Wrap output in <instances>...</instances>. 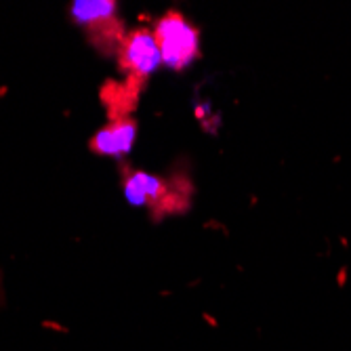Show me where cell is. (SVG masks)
<instances>
[{
  "label": "cell",
  "instance_id": "cell-2",
  "mask_svg": "<svg viewBox=\"0 0 351 351\" xmlns=\"http://www.w3.org/2000/svg\"><path fill=\"white\" fill-rule=\"evenodd\" d=\"M70 17L101 53L116 55L129 34L118 15V5L112 0H76L70 7Z\"/></svg>",
  "mask_w": 351,
  "mask_h": 351
},
{
  "label": "cell",
  "instance_id": "cell-3",
  "mask_svg": "<svg viewBox=\"0 0 351 351\" xmlns=\"http://www.w3.org/2000/svg\"><path fill=\"white\" fill-rule=\"evenodd\" d=\"M154 36L162 63L173 72L187 70L200 57V29L177 11H171L156 21Z\"/></svg>",
  "mask_w": 351,
  "mask_h": 351
},
{
  "label": "cell",
  "instance_id": "cell-5",
  "mask_svg": "<svg viewBox=\"0 0 351 351\" xmlns=\"http://www.w3.org/2000/svg\"><path fill=\"white\" fill-rule=\"evenodd\" d=\"M122 191L126 202L137 208H160L173 194L165 177L145 171L126 173V177L122 179Z\"/></svg>",
  "mask_w": 351,
  "mask_h": 351
},
{
  "label": "cell",
  "instance_id": "cell-1",
  "mask_svg": "<svg viewBox=\"0 0 351 351\" xmlns=\"http://www.w3.org/2000/svg\"><path fill=\"white\" fill-rule=\"evenodd\" d=\"M116 59L120 72L126 76V82L116 84L110 114H129L143 84L162 66V55L158 49L154 29L137 27L129 32L116 51Z\"/></svg>",
  "mask_w": 351,
  "mask_h": 351
},
{
  "label": "cell",
  "instance_id": "cell-4",
  "mask_svg": "<svg viewBox=\"0 0 351 351\" xmlns=\"http://www.w3.org/2000/svg\"><path fill=\"white\" fill-rule=\"evenodd\" d=\"M137 141V122L131 116H112L106 126L90 137V149L104 158H126Z\"/></svg>",
  "mask_w": 351,
  "mask_h": 351
}]
</instances>
